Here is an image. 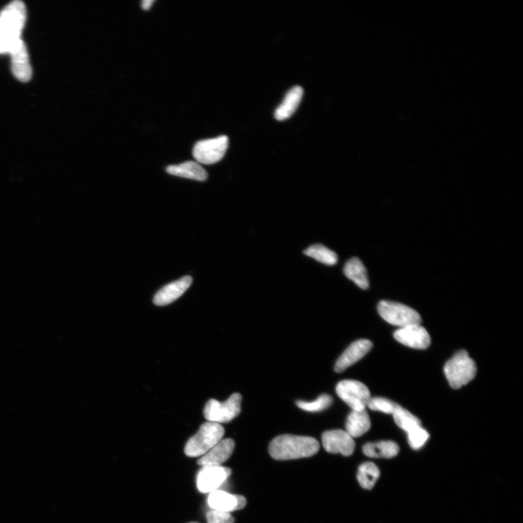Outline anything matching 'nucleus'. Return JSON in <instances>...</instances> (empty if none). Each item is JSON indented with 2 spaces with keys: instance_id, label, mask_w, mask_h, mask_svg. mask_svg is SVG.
<instances>
[{
  "instance_id": "obj_28",
  "label": "nucleus",
  "mask_w": 523,
  "mask_h": 523,
  "mask_svg": "<svg viewBox=\"0 0 523 523\" xmlns=\"http://www.w3.org/2000/svg\"><path fill=\"white\" fill-rule=\"evenodd\" d=\"M207 523H234L231 513L211 510L207 514Z\"/></svg>"
},
{
  "instance_id": "obj_7",
  "label": "nucleus",
  "mask_w": 523,
  "mask_h": 523,
  "mask_svg": "<svg viewBox=\"0 0 523 523\" xmlns=\"http://www.w3.org/2000/svg\"><path fill=\"white\" fill-rule=\"evenodd\" d=\"M229 141L226 136L198 141L193 149L194 158L199 164L209 165L217 163L224 158Z\"/></svg>"
},
{
  "instance_id": "obj_11",
  "label": "nucleus",
  "mask_w": 523,
  "mask_h": 523,
  "mask_svg": "<svg viewBox=\"0 0 523 523\" xmlns=\"http://www.w3.org/2000/svg\"><path fill=\"white\" fill-rule=\"evenodd\" d=\"M394 337L398 343L414 349L424 350L431 343L429 334L420 324L400 328L395 331Z\"/></svg>"
},
{
  "instance_id": "obj_30",
  "label": "nucleus",
  "mask_w": 523,
  "mask_h": 523,
  "mask_svg": "<svg viewBox=\"0 0 523 523\" xmlns=\"http://www.w3.org/2000/svg\"><path fill=\"white\" fill-rule=\"evenodd\" d=\"M0 53H7L1 39H0Z\"/></svg>"
},
{
  "instance_id": "obj_5",
  "label": "nucleus",
  "mask_w": 523,
  "mask_h": 523,
  "mask_svg": "<svg viewBox=\"0 0 523 523\" xmlns=\"http://www.w3.org/2000/svg\"><path fill=\"white\" fill-rule=\"evenodd\" d=\"M378 309L380 316L385 321L400 328L420 324L422 322L421 316L416 311L401 303L381 301Z\"/></svg>"
},
{
  "instance_id": "obj_13",
  "label": "nucleus",
  "mask_w": 523,
  "mask_h": 523,
  "mask_svg": "<svg viewBox=\"0 0 523 523\" xmlns=\"http://www.w3.org/2000/svg\"><path fill=\"white\" fill-rule=\"evenodd\" d=\"M207 503L212 510L230 513L244 508L247 500L243 496L233 495L226 491L217 490L209 494Z\"/></svg>"
},
{
  "instance_id": "obj_17",
  "label": "nucleus",
  "mask_w": 523,
  "mask_h": 523,
  "mask_svg": "<svg viewBox=\"0 0 523 523\" xmlns=\"http://www.w3.org/2000/svg\"><path fill=\"white\" fill-rule=\"evenodd\" d=\"M303 97V89L299 86L294 87L286 95L283 102L276 109L275 118L278 121H284L290 118L297 109Z\"/></svg>"
},
{
  "instance_id": "obj_25",
  "label": "nucleus",
  "mask_w": 523,
  "mask_h": 523,
  "mask_svg": "<svg viewBox=\"0 0 523 523\" xmlns=\"http://www.w3.org/2000/svg\"><path fill=\"white\" fill-rule=\"evenodd\" d=\"M332 397L327 394L319 396L313 402L297 401L296 405L301 409L309 412H319L328 409L332 404Z\"/></svg>"
},
{
  "instance_id": "obj_22",
  "label": "nucleus",
  "mask_w": 523,
  "mask_h": 523,
  "mask_svg": "<svg viewBox=\"0 0 523 523\" xmlns=\"http://www.w3.org/2000/svg\"><path fill=\"white\" fill-rule=\"evenodd\" d=\"M380 475V470L374 463H365L359 467L357 479L363 488L372 489L379 479Z\"/></svg>"
},
{
  "instance_id": "obj_31",
  "label": "nucleus",
  "mask_w": 523,
  "mask_h": 523,
  "mask_svg": "<svg viewBox=\"0 0 523 523\" xmlns=\"http://www.w3.org/2000/svg\"><path fill=\"white\" fill-rule=\"evenodd\" d=\"M190 523H198V522H190Z\"/></svg>"
},
{
  "instance_id": "obj_21",
  "label": "nucleus",
  "mask_w": 523,
  "mask_h": 523,
  "mask_svg": "<svg viewBox=\"0 0 523 523\" xmlns=\"http://www.w3.org/2000/svg\"><path fill=\"white\" fill-rule=\"evenodd\" d=\"M363 451L368 457L389 458L397 455L399 446L393 441L368 443L363 446Z\"/></svg>"
},
{
  "instance_id": "obj_1",
  "label": "nucleus",
  "mask_w": 523,
  "mask_h": 523,
  "mask_svg": "<svg viewBox=\"0 0 523 523\" xmlns=\"http://www.w3.org/2000/svg\"><path fill=\"white\" fill-rule=\"evenodd\" d=\"M268 450L275 460H292L315 455L319 450V444L312 437L282 435L270 442Z\"/></svg>"
},
{
  "instance_id": "obj_14",
  "label": "nucleus",
  "mask_w": 523,
  "mask_h": 523,
  "mask_svg": "<svg viewBox=\"0 0 523 523\" xmlns=\"http://www.w3.org/2000/svg\"><path fill=\"white\" fill-rule=\"evenodd\" d=\"M373 348V343L368 340H359L352 343L342 356L337 359L334 371L342 373L348 368L363 358Z\"/></svg>"
},
{
  "instance_id": "obj_4",
  "label": "nucleus",
  "mask_w": 523,
  "mask_h": 523,
  "mask_svg": "<svg viewBox=\"0 0 523 523\" xmlns=\"http://www.w3.org/2000/svg\"><path fill=\"white\" fill-rule=\"evenodd\" d=\"M224 434L225 429L221 424L207 422L189 440L185 453L189 457L204 456L222 441Z\"/></svg>"
},
{
  "instance_id": "obj_19",
  "label": "nucleus",
  "mask_w": 523,
  "mask_h": 523,
  "mask_svg": "<svg viewBox=\"0 0 523 523\" xmlns=\"http://www.w3.org/2000/svg\"><path fill=\"white\" fill-rule=\"evenodd\" d=\"M346 432L353 438H359L371 428L370 418L365 410L353 411L348 417Z\"/></svg>"
},
{
  "instance_id": "obj_27",
  "label": "nucleus",
  "mask_w": 523,
  "mask_h": 523,
  "mask_svg": "<svg viewBox=\"0 0 523 523\" xmlns=\"http://www.w3.org/2000/svg\"><path fill=\"white\" fill-rule=\"evenodd\" d=\"M408 440L413 449L421 448L428 441L429 434L426 429L419 426L408 432Z\"/></svg>"
},
{
  "instance_id": "obj_24",
  "label": "nucleus",
  "mask_w": 523,
  "mask_h": 523,
  "mask_svg": "<svg viewBox=\"0 0 523 523\" xmlns=\"http://www.w3.org/2000/svg\"><path fill=\"white\" fill-rule=\"evenodd\" d=\"M396 424L407 433L421 426L420 420L407 409L400 406L392 414Z\"/></svg>"
},
{
  "instance_id": "obj_3",
  "label": "nucleus",
  "mask_w": 523,
  "mask_h": 523,
  "mask_svg": "<svg viewBox=\"0 0 523 523\" xmlns=\"http://www.w3.org/2000/svg\"><path fill=\"white\" fill-rule=\"evenodd\" d=\"M444 374L451 387L458 389L475 377L477 366L466 351H460L444 365Z\"/></svg>"
},
{
  "instance_id": "obj_26",
  "label": "nucleus",
  "mask_w": 523,
  "mask_h": 523,
  "mask_svg": "<svg viewBox=\"0 0 523 523\" xmlns=\"http://www.w3.org/2000/svg\"><path fill=\"white\" fill-rule=\"evenodd\" d=\"M400 406L384 397H373L369 400L367 407L372 411L392 414Z\"/></svg>"
},
{
  "instance_id": "obj_8",
  "label": "nucleus",
  "mask_w": 523,
  "mask_h": 523,
  "mask_svg": "<svg viewBox=\"0 0 523 523\" xmlns=\"http://www.w3.org/2000/svg\"><path fill=\"white\" fill-rule=\"evenodd\" d=\"M336 392L353 411L365 410L371 393L362 382L356 380H343L337 384Z\"/></svg>"
},
{
  "instance_id": "obj_16",
  "label": "nucleus",
  "mask_w": 523,
  "mask_h": 523,
  "mask_svg": "<svg viewBox=\"0 0 523 523\" xmlns=\"http://www.w3.org/2000/svg\"><path fill=\"white\" fill-rule=\"evenodd\" d=\"M234 448L233 440H223L204 454L197 463L202 467L221 466L231 457Z\"/></svg>"
},
{
  "instance_id": "obj_23",
  "label": "nucleus",
  "mask_w": 523,
  "mask_h": 523,
  "mask_svg": "<svg viewBox=\"0 0 523 523\" xmlns=\"http://www.w3.org/2000/svg\"><path fill=\"white\" fill-rule=\"evenodd\" d=\"M304 254L327 265H334L338 260L337 255L321 243L311 246Z\"/></svg>"
},
{
  "instance_id": "obj_2",
  "label": "nucleus",
  "mask_w": 523,
  "mask_h": 523,
  "mask_svg": "<svg viewBox=\"0 0 523 523\" xmlns=\"http://www.w3.org/2000/svg\"><path fill=\"white\" fill-rule=\"evenodd\" d=\"M26 20V6L18 0L11 3L0 13V39L7 53H9L13 45L21 40Z\"/></svg>"
},
{
  "instance_id": "obj_29",
  "label": "nucleus",
  "mask_w": 523,
  "mask_h": 523,
  "mask_svg": "<svg viewBox=\"0 0 523 523\" xmlns=\"http://www.w3.org/2000/svg\"><path fill=\"white\" fill-rule=\"evenodd\" d=\"M153 2H155L153 0H144L141 4L142 9L145 11L149 10Z\"/></svg>"
},
{
  "instance_id": "obj_18",
  "label": "nucleus",
  "mask_w": 523,
  "mask_h": 523,
  "mask_svg": "<svg viewBox=\"0 0 523 523\" xmlns=\"http://www.w3.org/2000/svg\"><path fill=\"white\" fill-rule=\"evenodd\" d=\"M166 171L171 175L205 181L208 177L207 171L197 162L189 161L177 165H170Z\"/></svg>"
},
{
  "instance_id": "obj_20",
  "label": "nucleus",
  "mask_w": 523,
  "mask_h": 523,
  "mask_svg": "<svg viewBox=\"0 0 523 523\" xmlns=\"http://www.w3.org/2000/svg\"><path fill=\"white\" fill-rule=\"evenodd\" d=\"M344 273L347 278L353 281L360 289L367 290L368 288L367 270L358 258H354L347 262L344 268Z\"/></svg>"
},
{
  "instance_id": "obj_15",
  "label": "nucleus",
  "mask_w": 523,
  "mask_h": 523,
  "mask_svg": "<svg viewBox=\"0 0 523 523\" xmlns=\"http://www.w3.org/2000/svg\"><path fill=\"white\" fill-rule=\"evenodd\" d=\"M192 282V277L187 275L166 285L156 294L155 298H153V303L158 306H165L171 304L186 292Z\"/></svg>"
},
{
  "instance_id": "obj_9",
  "label": "nucleus",
  "mask_w": 523,
  "mask_h": 523,
  "mask_svg": "<svg viewBox=\"0 0 523 523\" xmlns=\"http://www.w3.org/2000/svg\"><path fill=\"white\" fill-rule=\"evenodd\" d=\"M231 470L221 466L203 467L197 475V488L202 494L217 490L231 476Z\"/></svg>"
},
{
  "instance_id": "obj_10",
  "label": "nucleus",
  "mask_w": 523,
  "mask_h": 523,
  "mask_svg": "<svg viewBox=\"0 0 523 523\" xmlns=\"http://www.w3.org/2000/svg\"><path fill=\"white\" fill-rule=\"evenodd\" d=\"M324 449L331 453H341L345 456H351L356 448L353 439L342 429L326 431L322 435Z\"/></svg>"
},
{
  "instance_id": "obj_12",
  "label": "nucleus",
  "mask_w": 523,
  "mask_h": 523,
  "mask_svg": "<svg viewBox=\"0 0 523 523\" xmlns=\"http://www.w3.org/2000/svg\"><path fill=\"white\" fill-rule=\"evenodd\" d=\"M11 55L12 71L14 76L21 82H26L33 76L26 46L19 40L9 50Z\"/></svg>"
},
{
  "instance_id": "obj_6",
  "label": "nucleus",
  "mask_w": 523,
  "mask_h": 523,
  "mask_svg": "<svg viewBox=\"0 0 523 523\" xmlns=\"http://www.w3.org/2000/svg\"><path fill=\"white\" fill-rule=\"evenodd\" d=\"M241 402L242 397L239 393L233 394L224 403L211 399L205 406L204 417L210 422H229L240 414Z\"/></svg>"
}]
</instances>
